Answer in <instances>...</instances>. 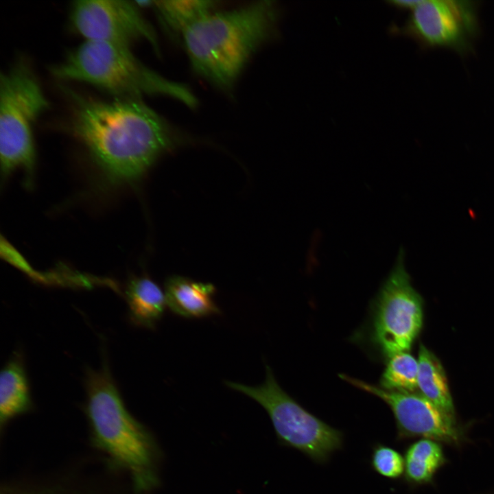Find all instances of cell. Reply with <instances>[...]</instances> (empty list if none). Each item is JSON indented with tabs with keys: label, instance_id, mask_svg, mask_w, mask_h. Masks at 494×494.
I'll use <instances>...</instances> for the list:
<instances>
[{
	"label": "cell",
	"instance_id": "obj_6",
	"mask_svg": "<svg viewBox=\"0 0 494 494\" xmlns=\"http://www.w3.org/2000/svg\"><path fill=\"white\" fill-rule=\"evenodd\" d=\"M264 383L258 386L226 381V385L252 398L268 414L281 445L294 448L314 462H327L343 445V434L309 412L278 384L266 365Z\"/></svg>",
	"mask_w": 494,
	"mask_h": 494
},
{
	"label": "cell",
	"instance_id": "obj_8",
	"mask_svg": "<svg viewBox=\"0 0 494 494\" xmlns=\"http://www.w3.org/2000/svg\"><path fill=\"white\" fill-rule=\"evenodd\" d=\"M136 1L78 0L70 9L72 27L84 40L98 41L131 47L139 40L158 49L156 33Z\"/></svg>",
	"mask_w": 494,
	"mask_h": 494
},
{
	"label": "cell",
	"instance_id": "obj_7",
	"mask_svg": "<svg viewBox=\"0 0 494 494\" xmlns=\"http://www.w3.org/2000/svg\"><path fill=\"white\" fill-rule=\"evenodd\" d=\"M404 258L401 247L374 307L371 338L387 359L409 352L423 323V300L412 285Z\"/></svg>",
	"mask_w": 494,
	"mask_h": 494
},
{
	"label": "cell",
	"instance_id": "obj_17",
	"mask_svg": "<svg viewBox=\"0 0 494 494\" xmlns=\"http://www.w3.org/2000/svg\"><path fill=\"white\" fill-rule=\"evenodd\" d=\"M418 360L409 352H401L388 359L380 378V388L392 391L416 392Z\"/></svg>",
	"mask_w": 494,
	"mask_h": 494
},
{
	"label": "cell",
	"instance_id": "obj_3",
	"mask_svg": "<svg viewBox=\"0 0 494 494\" xmlns=\"http://www.w3.org/2000/svg\"><path fill=\"white\" fill-rule=\"evenodd\" d=\"M84 384V410L95 446L112 465L128 473L137 492L156 487V444L125 406L106 358L99 369H86Z\"/></svg>",
	"mask_w": 494,
	"mask_h": 494
},
{
	"label": "cell",
	"instance_id": "obj_1",
	"mask_svg": "<svg viewBox=\"0 0 494 494\" xmlns=\"http://www.w3.org/2000/svg\"><path fill=\"white\" fill-rule=\"evenodd\" d=\"M67 93L71 130L108 185L137 182L180 142L176 130L141 99L108 101Z\"/></svg>",
	"mask_w": 494,
	"mask_h": 494
},
{
	"label": "cell",
	"instance_id": "obj_10",
	"mask_svg": "<svg viewBox=\"0 0 494 494\" xmlns=\"http://www.w3.org/2000/svg\"><path fill=\"white\" fill-rule=\"evenodd\" d=\"M340 378L383 400L391 409L397 426V438L422 436L425 438L457 443L461 432L455 417L447 414L416 392L386 390L357 379L341 374Z\"/></svg>",
	"mask_w": 494,
	"mask_h": 494
},
{
	"label": "cell",
	"instance_id": "obj_2",
	"mask_svg": "<svg viewBox=\"0 0 494 494\" xmlns=\"http://www.w3.org/2000/svg\"><path fill=\"white\" fill-rule=\"evenodd\" d=\"M279 12L272 1L211 12L190 25L182 40L197 74L231 89L255 51L274 33Z\"/></svg>",
	"mask_w": 494,
	"mask_h": 494
},
{
	"label": "cell",
	"instance_id": "obj_4",
	"mask_svg": "<svg viewBox=\"0 0 494 494\" xmlns=\"http://www.w3.org/2000/svg\"><path fill=\"white\" fill-rule=\"evenodd\" d=\"M64 81L86 83L115 99H141L144 95H164L189 107L197 100L185 85L167 80L140 61L130 47L84 40L50 69Z\"/></svg>",
	"mask_w": 494,
	"mask_h": 494
},
{
	"label": "cell",
	"instance_id": "obj_18",
	"mask_svg": "<svg viewBox=\"0 0 494 494\" xmlns=\"http://www.w3.org/2000/svg\"><path fill=\"white\" fill-rule=\"evenodd\" d=\"M370 466L373 470L381 476L397 480L404 473L405 461L398 451L378 443L373 447Z\"/></svg>",
	"mask_w": 494,
	"mask_h": 494
},
{
	"label": "cell",
	"instance_id": "obj_19",
	"mask_svg": "<svg viewBox=\"0 0 494 494\" xmlns=\"http://www.w3.org/2000/svg\"><path fill=\"white\" fill-rule=\"evenodd\" d=\"M420 0H397L391 1L390 3L391 5L401 8L412 10L419 3Z\"/></svg>",
	"mask_w": 494,
	"mask_h": 494
},
{
	"label": "cell",
	"instance_id": "obj_5",
	"mask_svg": "<svg viewBox=\"0 0 494 494\" xmlns=\"http://www.w3.org/2000/svg\"><path fill=\"white\" fill-rule=\"evenodd\" d=\"M49 102L27 62L14 63L0 76V155L3 177L24 171L27 183L34 171L33 126Z\"/></svg>",
	"mask_w": 494,
	"mask_h": 494
},
{
	"label": "cell",
	"instance_id": "obj_16",
	"mask_svg": "<svg viewBox=\"0 0 494 494\" xmlns=\"http://www.w3.org/2000/svg\"><path fill=\"white\" fill-rule=\"evenodd\" d=\"M405 479L411 484L431 481L445 462L441 446L435 440L423 438L412 443L405 453Z\"/></svg>",
	"mask_w": 494,
	"mask_h": 494
},
{
	"label": "cell",
	"instance_id": "obj_15",
	"mask_svg": "<svg viewBox=\"0 0 494 494\" xmlns=\"http://www.w3.org/2000/svg\"><path fill=\"white\" fill-rule=\"evenodd\" d=\"M213 1H149L148 7L156 12L161 23L171 35L182 36L193 22L213 11Z\"/></svg>",
	"mask_w": 494,
	"mask_h": 494
},
{
	"label": "cell",
	"instance_id": "obj_12",
	"mask_svg": "<svg viewBox=\"0 0 494 494\" xmlns=\"http://www.w3.org/2000/svg\"><path fill=\"white\" fill-rule=\"evenodd\" d=\"M30 383L24 357L14 352L0 374V423L3 426L12 419L32 408Z\"/></svg>",
	"mask_w": 494,
	"mask_h": 494
},
{
	"label": "cell",
	"instance_id": "obj_9",
	"mask_svg": "<svg viewBox=\"0 0 494 494\" xmlns=\"http://www.w3.org/2000/svg\"><path fill=\"white\" fill-rule=\"evenodd\" d=\"M475 1L420 0L400 32L426 47H445L460 54L471 49L478 33Z\"/></svg>",
	"mask_w": 494,
	"mask_h": 494
},
{
	"label": "cell",
	"instance_id": "obj_14",
	"mask_svg": "<svg viewBox=\"0 0 494 494\" xmlns=\"http://www.w3.org/2000/svg\"><path fill=\"white\" fill-rule=\"evenodd\" d=\"M417 386L420 393L443 411L455 417L452 397L445 371L438 357L420 343Z\"/></svg>",
	"mask_w": 494,
	"mask_h": 494
},
{
	"label": "cell",
	"instance_id": "obj_11",
	"mask_svg": "<svg viewBox=\"0 0 494 494\" xmlns=\"http://www.w3.org/2000/svg\"><path fill=\"white\" fill-rule=\"evenodd\" d=\"M215 287L211 283L196 282L174 276L167 279V305L175 314L188 318L219 315L221 310L213 300Z\"/></svg>",
	"mask_w": 494,
	"mask_h": 494
},
{
	"label": "cell",
	"instance_id": "obj_13",
	"mask_svg": "<svg viewBox=\"0 0 494 494\" xmlns=\"http://www.w3.org/2000/svg\"><path fill=\"white\" fill-rule=\"evenodd\" d=\"M125 292L132 323L154 329L167 307L165 292L148 277L141 276L129 279Z\"/></svg>",
	"mask_w": 494,
	"mask_h": 494
}]
</instances>
